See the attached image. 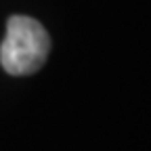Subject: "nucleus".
<instances>
[{
    "instance_id": "nucleus-1",
    "label": "nucleus",
    "mask_w": 151,
    "mask_h": 151,
    "mask_svg": "<svg viewBox=\"0 0 151 151\" xmlns=\"http://www.w3.org/2000/svg\"><path fill=\"white\" fill-rule=\"evenodd\" d=\"M50 50L48 32L40 21L13 15L6 21V36L0 44V65L11 76H29L40 69Z\"/></svg>"
}]
</instances>
